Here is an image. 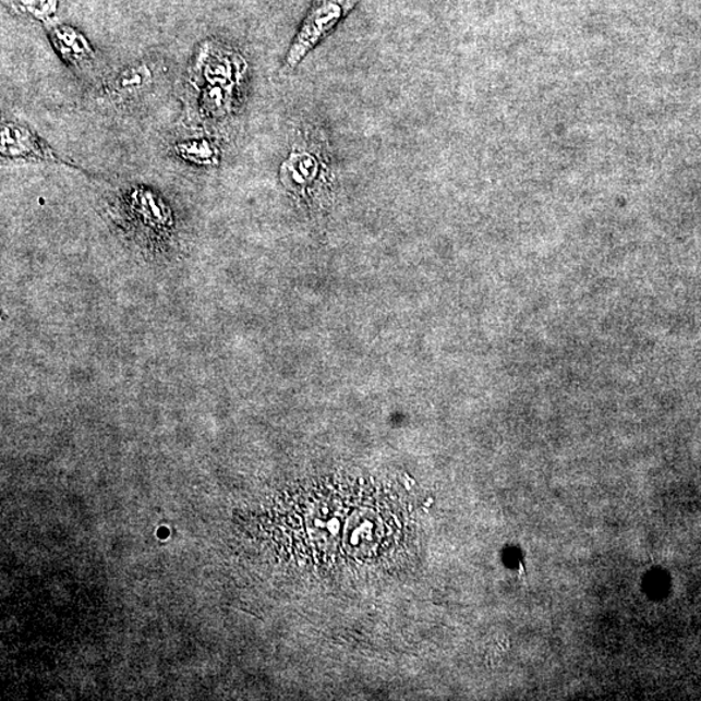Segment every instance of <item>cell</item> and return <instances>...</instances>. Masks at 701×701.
Wrapping results in <instances>:
<instances>
[{"instance_id":"cell-1","label":"cell","mask_w":701,"mask_h":701,"mask_svg":"<svg viewBox=\"0 0 701 701\" xmlns=\"http://www.w3.org/2000/svg\"><path fill=\"white\" fill-rule=\"evenodd\" d=\"M197 68L203 80L202 112L221 118L233 110L238 88L247 77L249 67L240 52L216 43L201 47Z\"/></svg>"},{"instance_id":"cell-6","label":"cell","mask_w":701,"mask_h":701,"mask_svg":"<svg viewBox=\"0 0 701 701\" xmlns=\"http://www.w3.org/2000/svg\"><path fill=\"white\" fill-rule=\"evenodd\" d=\"M173 153L183 161L200 167H215L220 162V148L209 140H189L177 143Z\"/></svg>"},{"instance_id":"cell-5","label":"cell","mask_w":701,"mask_h":701,"mask_svg":"<svg viewBox=\"0 0 701 701\" xmlns=\"http://www.w3.org/2000/svg\"><path fill=\"white\" fill-rule=\"evenodd\" d=\"M328 167V160L322 149L317 153L311 149H298L292 152L288 159L283 161L281 176L286 186H303L317 179L319 173Z\"/></svg>"},{"instance_id":"cell-8","label":"cell","mask_w":701,"mask_h":701,"mask_svg":"<svg viewBox=\"0 0 701 701\" xmlns=\"http://www.w3.org/2000/svg\"><path fill=\"white\" fill-rule=\"evenodd\" d=\"M149 76H152V74L146 70V67L129 68V70L122 72L121 76L116 81L114 90L120 94L138 92L140 88L146 85Z\"/></svg>"},{"instance_id":"cell-4","label":"cell","mask_w":701,"mask_h":701,"mask_svg":"<svg viewBox=\"0 0 701 701\" xmlns=\"http://www.w3.org/2000/svg\"><path fill=\"white\" fill-rule=\"evenodd\" d=\"M49 33L53 47L67 64L80 68L90 64L94 60L95 53L90 43L76 29L50 23Z\"/></svg>"},{"instance_id":"cell-2","label":"cell","mask_w":701,"mask_h":701,"mask_svg":"<svg viewBox=\"0 0 701 701\" xmlns=\"http://www.w3.org/2000/svg\"><path fill=\"white\" fill-rule=\"evenodd\" d=\"M360 0H316L290 46L286 64L295 68L349 15Z\"/></svg>"},{"instance_id":"cell-7","label":"cell","mask_w":701,"mask_h":701,"mask_svg":"<svg viewBox=\"0 0 701 701\" xmlns=\"http://www.w3.org/2000/svg\"><path fill=\"white\" fill-rule=\"evenodd\" d=\"M15 9L23 11L26 15L36 17L40 22L51 23V19L58 11L59 0H10Z\"/></svg>"},{"instance_id":"cell-3","label":"cell","mask_w":701,"mask_h":701,"mask_svg":"<svg viewBox=\"0 0 701 701\" xmlns=\"http://www.w3.org/2000/svg\"><path fill=\"white\" fill-rule=\"evenodd\" d=\"M0 154L3 159H25L60 162L59 156L32 131L19 122H3L0 132Z\"/></svg>"}]
</instances>
